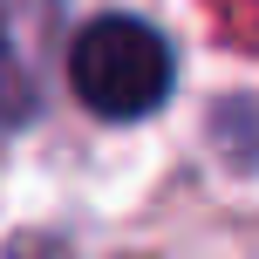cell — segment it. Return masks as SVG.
Listing matches in <instances>:
<instances>
[{
	"mask_svg": "<svg viewBox=\"0 0 259 259\" xmlns=\"http://www.w3.org/2000/svg\"><path fill=\"white\" fill-rule=\"evenodd\" d=\"M55 55V0H0V130L27 123Z\"/></svg>",
	"mask_w": 259,
	"mask_h": 259,
	"instance_id": "cell-2",
	"label": "cell"
},
{
	"mask_svg": "<svg viewBox=\"0 0 259 259\" xmlns=\"http://www.w3.org/2000/svg\"><path fill=\"white\" fill-rule=\"evenodd\" d=\"M178 82L170 41L137 14H96L75 41H68V89L109 123H137Z\"/></svg>",
	"mask_w": 259,
	"mask_h": 259,
	"instance_id": "cell-1",
	"label": "cell"
}]
</instances>
